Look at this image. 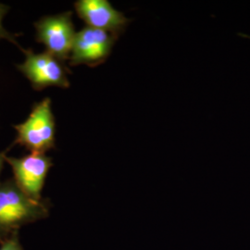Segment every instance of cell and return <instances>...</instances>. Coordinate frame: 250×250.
Here are the masks:
<instances>
[{"label":"cell","instance_id":"3957f363","mask_svg":"<svg viewBox=\"0 0 250 250\" xmlns=\"http://www.w3.org/2000/svg\"><path fill=\"white\" fill-rule=\"evenodd\" d=\"M21 51L24 54L25 59L16 67L30 82L34 89L41 91L47 87H70L68 75L71 72L65 62L46 51L35 53L32 49H24L23 47Z\"/></svg>","mask_w":250,"mask_h":250},{"label":"cell","instance_id":"ba28073f","mask_svg":"<svg viewBox=\"0 0 250 250\" xmlns=\"http://www.w3.org/2000/svg\"><path fill=\"white\" fill-rule=\"evenodd\" d=\"M9 9H10L9 6L0 2V40H7L10 43H12L13 45L18 46L19 49L21 50L22 48V46L19 45V43L17 42V37L20 35H15L13 33H10L3 25V20L8 14Z\"/></svg>","mask_w":250,"mask_h":250},{"label":"cell","instance_id":"30bf717a","mask_svg":"<svg viewBox=\"0 0 250 250\" xmlns=\"http://www.w3.org/2000/svg\"><path fill=\"white\" fill-rule=\"evenodd\" d=\"M5 157H6V153L5 152H0V173H1L2 169H3L4 162H6L5 161Z\"/></svg>","mask_w":250,"mask_h":250},{"label":"cell","instance_id":"7a4b0ae2","mask_svg":"<svg viewBox=\"0 0 250 250\" xmlns=\"http://www.w3.org/2000/svg\"><path fill=\"white\" fill-rule=\"evenodd\" d=\"M13 127L17 135L12 146L20 145L31 153L45 154L53 149L56 124L51 99L36 103L26 120Z\"/></svg>","mask_w":250,"mask_h":250},{"label":"cell","instance_id":"52a82bcc","mask_svg":"<svg viewBox=\"0 0 250 250\" xmlns=\"http://www.w3.org/2000/svg\"><path fill=\"white\" fill-rule=\"evenodd\" d=\"M77 15L87 27L119 36L128 25L129 20L114 9L107 0H78L74 3Z\"/></svg>","mask_w":250,"mask_h":250},{"label":"cell","instance_id":"277c9868","mask_svg":"<svg viewBox=\"0 0 250 250\" xmlns=\"http://www.w3.org/2000/svg\"><path fill=\"white\" fill-rule=\"evenodd\" d=\"M36 41L45 45V51L66 62L70 60L76 36L72 11H65L39 19L34 24Z\"/></svg>","mask_w":250,"mask_h":250},{"label":"cell","instance_id":"8992f818","mask_svg":"<svg viewBox=\"0 0 250 250\" xmlns=\"http://www.w3.org/2000/svg\"><path fill=\"white\" fill-rule=\"evenodd\" d=\"M118 37L105 31L84 27L76 33L69 60L70 65L96 67L105 62Z\"/></svg>","mask_w":250,"mask_h":250},{"label":"cell","instance_id":"6da1fadb","mask_svg":"<svg viewBox=\"0 0 250 250\" xmlns=\"http://www.w3.org/2000/svg\"><path fill=\"white\" fill-rule=\"evenodd\" d=\"M49 214L50 204L27 197L13 178L0 183V244L21 227L45 220Z\"/></svg>","mask_w":250,"mask_h":250},{"label":"cell","instance_id":"5b68a950","mask_svg":"<svg viewBox=\"0 0 250 250\" xmlns=\"http://www.w3.org/2000/svg\"><path fill=\"white\" fill-rule=\"evenodd\" d=\"M5 161L13 172V180L21 192L27 197L41 201L45 179L52 168V159L46 154L30 153L21 158L8 157Z\"/></svg>","mask_w":250,"mask_h":250},{"label":"cell","instance_id":"9c48e42d","mask_svg":"<svg viewBox=\"0 0 250 250\" xmlns=\"http://www.w3.org/2000/svg\"><path fill=\"white\" fill-rule=\"evenodd\" d=\"M0 250H23L19 238V232H14L7 240L2 242Z\"/></svg>","mask_w":250,"mask_h":250}]
</instances>
